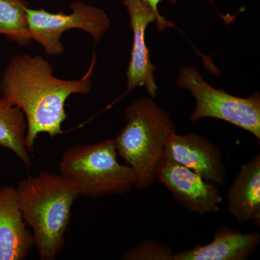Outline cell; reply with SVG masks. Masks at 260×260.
Segmentation results:
<instances>
[{"label": "cell", "mask_w": 260, "mask_h": 260, "mask_svg": "<svg viewBox=\"0 0 260 260\" xmlns=\"http://www.w3.org/2000/svg\"><path fill=\"white\" fill-rule=\"evenodd\" d=\"M94 61L86 74L75 80L56 78L49 61L41 56L18 55L7 65L0 77V94L25 114V145L30 151L40 133L51 138L64 133L65 102L73 94L90 93Z\"/></svg>", "instance_id": "cell-1"}, {"label": "cell", "mask_w": 260, "mask_h": 260, "mask_svg": "<svg viewBox=\"0 0 260 260\" xmlns=\"http://www.w3.org/2000/svg\"><path fill=\"white\" fill-rule=\"evenodd\" d=\"M15 189L41 259H55L64 246L72 206L80 195L78 188L64 174L43 172L20 181Z\"/></svg>", "instance_id": "cell-2"}, {"label": "cell", "mask_w": 260, "mask_h": 260, "mask_svg": "<svg viewBox=\"0 0 260 260\" xmlns=\"http://www.w3.org/2000/svg\"><path fill=\"white\" fill-rule=\"evenodd\" d=\"M124 115L126 124L114 139L116 151L134 171L135 187L148 189L156 181L175 126L169 114L148 97L128 106Z\"/></svg>", "instance_id": "cell-3"}, {"label": "cell", "mask_w": 260, "mask_h": 260, "mask_svg": "<svg viewBox=\"0 0 260 260\" xmlns=\"http://www.w3.org/2000/svg\"><path fill=\"white\" fill-rule=\"evenodd\" d=\"M59 169L75 183L80 195L89 198L124 194L136 183L133 169L118 160L114 140L68 149Z\"/></svg>", "instance_id": "cell-4"}, {"label": "cell", "mask_w": 260, "mask_h": 260, "mask_svg": "<svg viewBox=\"0 0 260 260\" xmlns=\"http://www.w3.org/2000/svg\"><path fill=\"white\" fill-rule=\"evenodd\" d=\"M177 85L189 90L197 107L190 116L191 121L205 118L220 119L246 130L260 140V95L246 98L234 96L223 89L207 83L194 67L181 68Z\"/></svg>", "instance_id": "cell-5"}, {"label": "cell", "mask_w": 260, "mask_h": 260, "mask_svg": "<svg viewBox=\"0 0 260 260\" xmlns=\"http://www.w3.org/2000/svg\"><path fill=\"white\" fill-rule=\"evenodd\" d=\"M71 14L51 13L45 10L27 8L29 34L49 55H59L64 51L61 37L70 29H81L91 36L95 44L110 27L109 16L102 8L75 1L70 4Z\"/></svg>", "instance_id": "cell-6"}, {"label": "cell", "mask_w": 260, "mask_h": 260, "mask_svg": "<svg viewBox=\"0 0 260 260\" xmlns=\"http://www.w3.org/2000/svg\"><path fill=\"white\" fill-rule=\"evenodd\" d=\"M123 4L129 15L133 32V49L126 72L127 90L145 87L149 95L154 98L158 91L154 76L155 67L150 61V51L145 44V30L153 22L157 23L160 31L167 28H175V25L162 15L156 14L144 0H124Z\"/></svg>", "instance_id": "cell-7"}, {"label": "cell", "mask_w": 260, "mask_h": 260, "mask_svg": "<svg viewBox=\"0 0 260 260\" xmlns=\"http://www.w3.org/2000/svg\"><path fill=\"white\" fill-rule=\"evenodd\" d=\"M156 181L193 213L203 215L220 210L223 198L217 185L177 162L164 159L157 172Z\"/></svg>", "instance_id": "cell-8"}, {"label": "cell", "mask_w": 260, "mask_h": 260, "mask_svg": "<svg viewBox=\"0 0 260 260\" xmlns=\"http://www.w3.org/2000/svg\"><path fill=\"white\" fill-rule=\"evenodd\" d=\"M165 159L191 169L215 185L225 184L226 169L223 155L218 147L202 135L174 133L168 142Z\"/></svg>", "instance_id": "cell-9"}, {"label": "cell", "mask_w": 260, "mask_h": 260, "mask_svg": "<svg viewBox=\"0 0 260 260\" xmlns=\"http://www.w3.org/2000/svg\"><path fill=\"white\" fill-rule=\"evenodd\" d=\"M16 189L0 187V260H23L34 245V235L26 226Z\"/></svg>", "instance_id": "cell-10"}, {"label": "cell", "mask_w": 260, "mask_h": 260, "mask_svg": "<svg viewBox=\"0 0 260 260\" xmlns=\"http://www.w3.org/2000/svg\"><path fill=\"white\" fill-rule=\"evenodd\" d=\"M259 242V233L219 227L209 244L174 253L172 260H246L255 252Z\"/></svg>", "instance_id": "cell-11"}, {"label": "cell", "mask_w": 260, "mask_h": 260, "mask_svg": "<svg viewBox=\"0 0 260 260\" xmlns=\"http://www.w3.org/2000/svg\"><path fill=\"white\" fill-rule=\"evenodd\" d=\"M228 213L239 223L260 227V154L241 167L226 192Z\"/></svg>", "instance_id": "cell-12"}, {"label": "cell", "mask_w": 260, "mask_h": 260, "mask_svg": "<svg viewBox=\"0 0 260 260\" xmlns=\"http://www.w3.org/2000/svg\"><path fill=\"white\" fill-rule=\"evenodd\" d=\"M27 120L23 111L8 99L0 97V147L9 149L29 169L30 150L25 145Z\"/></svg>", "instance_id": "cell-13"}, {"label": "cell", "mask_w": 260, "mask_h": 260, "mask_svg": "<svg viewBox=\"0 0 260 260\" xmlns=\"http://www.w3.org/2000/svg\"><path fill=\"white\" fill-rule=\"evenodd\" d=\"M26 2L0 0V34L20 46L31 42L29 34Z\"/></svg>", "instance_id": "cell-14"}, {"label": "cell", "mask_w": 260, "mask_h": 260, "mask_svg": "<svg viewBox=\"0 0 260 260\" xmlns=\"http://www.w3.org/2000/svg\"><path fill=\"white\" fill-rule=\"evenodd\" d=\"M173 249L170 246L155 240L142 241L129 249L121 259L124 260H172Z\"/></svg>", "instance_id": "cell-15"}, {"label": "cell", "mask_w": 260, "mask_h": 260, "mask_svg": "<svg viewBox=\"0 0 260 260\" xmlns=\"http://www.w3.org/2000/svg\"><path fill=\"white\" fill-rule=\"evenodd\" d=\"M144 1L148 3L150 6L153 8L154 11L155 12V13L158 15H160L159 13L158 10V5L160 2L162 1V0H144ZM169 3H172V4H175L178 1V0H167ZM210 3H213V0H210Z\"/></svg>", "instance_id": "cell-16"}]
</instances>
